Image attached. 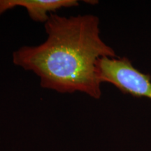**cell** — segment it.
<instances>
[{
  "label": "cell",
  "instance_id": "cell-1",
  "mask_svg": "<svg viewBox=\"0 0 151 151\" xmlns=\"http://www.w3.org/2000/svg\"><path fill=\"white\" fill-rule=\"evenodd\" d=\"M48 35L37 46H23L13 53L14 65L32 71L41 86L60 93L80 92L94 99L101 96L97 61L116 58L100 36L99 20L92 14L69 18L50 14L45 23Z\"/></svg>",
  "mask_w": 151,
  "mask_h": 151
},
{
  "label": "cell",
  "instance_id": "cell-2",
  "mask_svg": "<svg viewBox=\"0 0 151 151\" xmlns=\"http://www.w3.org/2000/svg\"><path fill=\"white\" fill-rule=\"evenodd\" d=\"M78 5L76 0H0V16L6 11L20 6L27 10L33 20L46 23L50 16L49 13Z\"/></svg>",
  "mask_w": 151,
  "mask_h": 151
},
{
  "label": "cell",
  "instance_id": "cell-3",
  "mask_svg": "<svg viewBox=\"0 0 151 151\" xmlns=\"http://www.w3.org/2000/svg\"><path fill=\"white\" fill-rule=\"evenodd\" d=\"M122 90L139 97L151 99V78L137 69H132L124 75L122 81Z\"/></svg>",
  "mask_w": 151,
  "mask_h": 151
}]
</instances>
